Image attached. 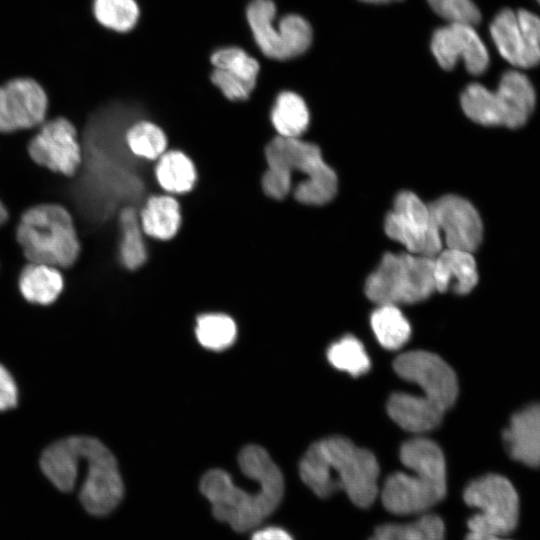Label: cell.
Returning a JSON list of instances; mask_svg holds the SVG:
<instances>
[{
    "label": "cell",
    "mask_w": 540,
    "mask_h": 540,
    "mask_svg": "<svg viewBox=\"0 0 540 540\" xmlns=\"http://www.w3.org/2000/svg\"><path fill=\"white\" fill-rule=\"evenodd\" d=\"M214 68L220 69L233 78L254 89L259 73L258 61L239 47H225L216 50L210 57Z\"/></svg>",
    "instance_id": "obj_29"
},
{
    "label": "cell",
    "mask_w": 540,
    "mask_h": 540,
    "mask_svg": "<svg viewBox=\"0 0 540 540\" xmlns=\"http://www.w3.org/2000/svg\"><path fill=\"white\" fill-rule=\"evenodd\" d=\"M18 285L28 302L49 305L61 294L64 279L57 267L30 262L22 269Z\"/></svg>",
    "instance_id": "obj_21"
},
{
    "label": "cell",
    "mask_w": 540,
    "mask_h": 540,
    "mask_svg": "<svg viewBox=\"0 0 540 540\" xmlns=\"http://www.w3.org/2000/svg\"><path fill=\"white\" fill-rule=\"evenodd\" d=\"M434 258L386 253L365 283L366 296L378 305L412 304L435 291Z\"/></svg>",
    "instance_id": "obj_7"
},
{
    "label": "cell",
    "mask_w": 540,
    "mask_h": 540,
    "mask_svg": "<svg viewBox=\"0 0 540 540\" xmlns=\"http://www.w3.org/2000/svg\"><path fill=\"white\" fill-rule=\"evenodd\" d=\"M540 4V0H536Z\"/></svg>",
    "instance_id": "obj_39"
},
{
    "label": "cell",
    "mask_w": 540,
    "mask_h": 540,
    "mask_svg": "<svg viewBox=\"0 0 540 540\" xmlns=\"http://www.w3.org/2000/svg\"><path fill=\"white\" fill-rule=\"evenodd\" d=\"M252 540H293V538L281 528L267 527L255 532Z\"/></svg>",
    "instance_id": "obj_36"
},
{
    "label": "cell",
    "mask_w": 540,
    "mask_h": 540,
    "mask_svg": "<svg viewBox=\"0 0 540 540\" xmlns=\"http://www.w3.org/2000/svg\"><path fill=\"white\" fill-rule=\"evenodd\" d=\"M238 463L245 476L259 482L256 491L248 492L236 486L231 476L220 469L210 470L202 477L200 491L211 503L216 519L245 532L276 510L284 494V481L268 452L258 445L245 446Z\"/></svg>",
    "instance_id": "obj_1"
},
{
    "label": "cell",
    "mask_w": 540,
    "mask_h": 540,
    "mask_svg": "<svg viewBox=\"0 0 540 540\" xmlns=\"http://www.w3.org/2000/svg\"><path fill=\"white\" fill-rule=\"evenodd\" d=\"M433 220L447 248L473 252L482 240L483 225L475 207L457 195L429 204Z\"/></svg>",
    "instance_id": "obj_15"
},
{
    "label": "cell",
    "mask_w": 540,
    "mask_h": 540,
    "mask_svg": "<svg viewBox=\"0 0 540 540\" xmlns=\"http://www.w3.org/2000/svg\"><path fill=\"white\" fill-rule=\"evenodd\" d=\"M359 1L370 3V4H383V3H388L392 1H398V0H359Z\"/></svg>",
    "instance_id": "obj_38"
},
{
    "label": "cell",
    "mask_w": 540,
    "mask_h": 540,
    "mask_svg": "<svg viewBox=\"0 0 540 540\" xmlns=\"http://www.w3.org/2000/svg\"><path fill=\"white\" fill-rule=\"evenodd\" d=\"M139 221L143 232L158 240L173 238L181 225L177 200L169 195L151 196L143 206Z\"/></svg>",
    "instance_id": "obj_22"
},
{
    "label": "cell",
    "mask_w": 540,
    "mask_h": 540,
    "mask_svg": "<svg viewBox=\"0 0 540 540\" xmlns=\"http://www.w3.org/2000/svg\"><path fill=\"white\" fill-rule=\"evenodd\" d=\"M159 185L167 192L182 194L192 190L197 173L192 160L183 152H164L155 166Z\"/></svg>",
    "instance_id": "obj_23"
},
{
    "label": "cell",
    "mask_w": 540,
    "mask_h": 540,
    "mask_svg": "<svg viewBox=\"0 0 540 540\" xmlns=\"http://www.w3.org/2000/svg\"><path fill=\"white\" fill-rule=\"evenodd\" d=\"M433 277L435 290L452 291L464 295L478 282L476 262L472 252L446 248L434 257Z\"/></svg>",
    "instance_id": "obj_19"
},
{
    "label": "cell",
    "mask_w": 540,
    "mask_h": 540,
    "mask_svg": "<svg viewBox=\"0 0 540 540\" xmlns=\"http://www.w3.org/2000/svg\"><path fill=\"white\" fill-rule=\"evenodd\" d=\"M87 473L79 494L85 510L95 516L110 513L120 502L124 486L112 452L98 439L79 436Z\"/></svg>",
    "instance_id": "obj_10"
},
{
    "label": "cell",
    "mask_w": 540,
    "mask_h": 540,
    "mask_svg": "<svg viewBox=\"0 0 540 540\" xmlns=\"http://www.w3.org/2000/svg\"><path fill=\"white\" fill-rule=\"evenodd\" d=\"M211 81L227 99L232 101L246 100L253 90L243 82L216 68L211 73Z\"/></svg>",
    "instance_id": "obj_34"
},
{
    "label": "cell",
    "mask_w": 540,
    "mask_h": 540,
    "mask_svg": "<svg viewBox=\"0 0 540 540\" xmlns=\"http://www.w3.org/2000/svg\"><path fill=\"white\" fill-rule=\"evenodd\" d=\"M195 334L203 347L213 351H222L233 344L237 327L228 315L208 313L198 316Z\"/></svg>",
    "instance_id": "obj_28"
},
{
    "label": "cell",
    "mask_w": 540,
    "mask_h": 540,
    "mask_svg": "<svg viewBox=\"0 0 540 540\" xmlns=\"http://www.w3.org/2000/svg\"><path fill=\"white\" fill-rule=\"evenodd\" d=\"M431 50L438 64L451 70L459 60L473 75H480L489 65V53L473 25L452 22L437 29L431 40Z\"/></svg>",
    "instance_id": "obj_16"
},
{
    "label": "cell",
    "mask_w": 540,
    "mask_h": 540,
    "mask_svg": "<svg viewBox=\"0 0 540 540\" xmlns=\"http://www.w3.org/2000/svg\"><path fill=\"white\" fill-rule=\"evenodd\" d=\"M28 153L37 164L66 176H73L83 159L76 128L63 117L41 124L28 145Z\"/></svg>",
    "instance_id": "obj_13"
},
{
    "label": "cell",
    "mask_w": 540,
    "mask_h": 540,
    "mask_svg": "<svg viewBox=\"0 0 540 540\" xmlns=\"http://www.w3.org/2000/svg\"><path fill=\"white\" fill-rule=\"evenodd\" d=\"M386 234L405 246L409 253L434 258L442 250L443 239L429 205L411 191L394 199L393 209L384 222Z\"/></svg>",
    "instance_id": "obj_11"
},
{
    "label": "cell",
    "mask_w": 540,
    "mask_h": 540,
    "mask_svg": "<svg viewBox=\"0 0 540 540\" xmlns=\"http://www.w3.org/2000/svg\"><path fill=\"white\" fill-rule=\"evenodd\" d=\"M18 390L10 372L0 364V411L16 406Z\"/></svg>",
    "instance_id": "obj_35"
},
{
    "label": "cell",
    "mask_w": 540,
    "mask_h": 540,
    "mask_svg": "<svg viewBox=\"0 0 540 540\" xmlns=\"http://www.w3.org/2000/svg\"><path fill=\"white\" fill-rule=\"evenodd\" d=\"M276 6L272 0H252L246 17L254 40L268 58L287 60L304 53L312 42V29L303 17L288 14L274 26Z\"/></svg>",
    "instance_id": "obj_9"
},
{
    "label": "cell",
    "mask_w": 540,
    "mask_h": 540,
    "mask_svg": "<svg viewBox=\"0 0 540 540\" xmlns=\"http://www.w3.org/2000/svg\"><path fill=\"white\" fill-rule=\"evenodd\" d=\"M465 540H510V539L504 538L503 535L469 531V533L465 537Z\"/></svg>",
    "instance_id": "obj_37"
},
{
    "label": "cell",
    "mask_w": 540,
    "mask_h": 540,
    "mask_svg": "<svg viewBox=\"0 0 540 540\" xmlns=\"http://www.w3.org/2000/svg\"><path fill=\"white\" fill-rule=\"evenodd\" d=\"M309 110L305 101L291 91L281 92L271 111V122L278 136L299 138L309 125Z\"/></svg>",
    "instance_id": "obj_24"
},
{
    "label": "cell",
    "mask_w": 540,
    "mask_h": 540,
    "mask_svg": "<svg viewBox=\"0 0 540 540\" xmlns=\"http://www.w3.org/2000/svg\"><path fill=\"white\" fill-rule=\"evenodd\" d=\"M93 13L102 26L128 32L138 21L139 7L135 0H94Z\"/></svg>",
    "instance_id": "obj_32"
},
{
    "label": "cell",
    "mask_w": 540,
    "mask_h": 540,
    "mask_svg": "<svg viewBox=\"0 0 540 540\" xmlns=\"http://www.w3.org/2000/svg\"><path fill=\"white\" fill-rule=\"evenodd\" d=\"M16 238L25 257L34 263L66 268L75 263L80 253L72 216L58 204H40L26 210Z\"/></svg>",
    "instance_id": "obj_5"
},
{
    "label": "cell",
    "mask_w": 540,
    "mask_h": 540,
    "mask_svg": "<svg viewBox=\"0 0 540 540\" xmlns=\"http://www.w3.org/2000/svg\"><path fill=\"white\" fill-rule=\"evenodd\" d=\"M503 439L512 458L529 467H540V404L515 413Z\"/></svg>",
    "instance_id": "obj_18"
},
{
    "label": "cell",
    "mask_w": 540,
    "mask_h": 540,
    "mask_svg": "<svg viewBox=\"0 0 540 540\" xmlns=\"http://www.w3.org/2000/svg\"><path fill=\"white\" fill-rule=\"evenodd\" d=\"M492 40L501 56L518 68L540 63V17L525 9H502L490 25Z\"/></svg>",
    "instance_id": "obj_12"
},
{
    "label": "cell",
    "mask_w": 540,
    "mask_h": 540,
    "mask_svg": "<svg viewBox=\"0 0 540 540\" xmlns=\"http://www.w3.org/2000/svg\"><path fill=\"white\" fill-rule=\"evenodd\" d=\"M121 228L120 260L130 270L142 266L147 259L139 215L133 207L124 208L119 217Z\"/></svg>",
    "instance_id": "obj_27"
},
{
    "label": "cell",
    "mask_w": 540,
    "mask_h": 540,
    "mask_svg": "<svg viewBox=\"0 0 540 540\" xmlns=\"http://www.w3.org/2000/svg\"><path fill=\"white\" fill-rule=\"evenodd\" d=\"M327 358L335 368L352 376L363 375L370 369V359L363 344L352 335H346L331 344Z\"/></svg>",
    "instance_id": "obj_30"
},
{
    "label": "cell",
    "mask_w": 540,
    "mask_h": 540,
    "mask_svg": "<svg viewBox=\"0 0 540 540\" xmlns=\"http://www.w3.org/2000/svg\"><path fill=\"white\" fill-rule=\"evenodd\" d=\"M47 109V94L34 79L15 78L0 86V132L40 126Z\"/></svg>",
    "instance_id": "obj_14"
},
{
    "label": "cell",
    "mask_w": 540,
    "mask_h": 540,
    "mask_svg": "<svg viewBox=\"0 0 540 540\" xmlns=\"http://www.w3.org/2000/svg\"><path fill=\"white\" fill-rule=\"evenodd\" d=\"M463 499L478 510L467 521L469 531L504 536L516 528L519 497L504 476L486 474L472 480L464 489Z\"/></svg>",
    "instance_id": "obj_8"
},
{
    "label": "cell",
    "mask_w": 540,
    "mask_h": 540,
    "mask_svg": "<svg viewBox=\"0 0 540 540\" xmlns=\"http://www.w3.org/2000/svg\"><path fill=\"white\" fill-rule=\"evenodd\" d=\"M393 367L401 378L416 384L421 394H392L387 402L391 419L414 433L437 427L458 395L453 369L438 355L423 350L400 354L395 358Z\"/></svg>",
    "instance_id": "obj_2"
},
{
    "label": "cell",
    "mask_w": 540,
    "mask_h": 540,
    "mask_svg": "<svg viewBox=\"0 0 540 540\" xmlns=\"http://www.w3.org/2000/svg\"><path fill=\"white\" fill-rule=\"evenodd\" d=\"M370 323L378 342L388 350L399 349L410 337V324L395 305H379Z\"/></svg>",
    "instance_id": "obj_26"
},
{
    "label": "cell",
    "mask_w": 540,
    "mask_h": 540,
    "mask_svg": "<svg viewBox=\"0 0 540 540\" xmlns=\"http://www.w3.org/2000/svg\"><path fill=\"white\" fill-rule=\"evenodd\" d=\"M80 462L78 436H71L47 447L42 453L40 467L58 490L69 492L76 484Z\"/></svg>",
    "instance_id": "obj_20"
},
{
    "label": "cell",
    "mask_w": 540,
    "mask_h": 540,
    "mask_svg": "<svg viewBox=\"0 0 540 540\" xmlns=\"http://www.w3.org/2000/svg\"><path fill=\"white\" fill-rule=\"evenodd\" d=\"M126 143L134 155L155 160L166 152L167 138L163 130L156 124L140 121L133 124L127 131Z\"/></svg>",
    "instance_id": "obj_31"
},
{
    "label": "cell",
    "mask_w": 540,
    "mask_h": 540,
    "mask_svg": "<svg viewBox=\"0 0 540 540\" xmlns=\"http://www.w3.org/2000/svg\"><path fill=\"white\" fill-rule=\"evenodd\" d=\"M432 10L449 23L476 25L481 20V12L472 0H427Z\"/></svg>",
    "instance_id": "obj_33"
},
{
    "label": "cell",
    "mask_w": 540,
    "mask_h": 540,
    "mask_svg": "<svg viewBox=\"0 0 540 540\" xmlns=\"http://www.w3.org/2000/svg\"><path fill=\"white\" fill-rule=\"evenodd\" d=\"M492 101L499 125L518 128L533 112L536 94L525 74L510 70L501 76L498 88L492 91Z\"/></svg>",
    "instance_id": "obj_17"
},
{
    "label": "cell",
    "mask_w": 540,
    "mask_h": 540,
    "mask_svg": "<svg viewBox=\"0 0 540 540\" xmlns=\"http://www.w3.org/2000/svg\"><path fill=\"white\" fill-rule=\"evenodd\" d=\"M265 158L271 171L292 186L294 172L302 181L294 189L296 200L307 205H322L337 191V176L322 158L319 147L299 138L277 136L265 147Z\"/></svg>",
    "instance_id": "obj_6"
},
{
    "label": "cell",
    "mask_w": 540,
    "mask_h": 540,
    "mask_svg": "<svg viewBox=\"0 0 540 540\" xmlns=\"http://www.w3.org/2000/svg\"><path fill=\"white\" fill-rule=\"evenodd\" d=\"M400 459L407 471L391 474L381 492L387 511L399 516L424 514L446 495V465L441 448L427 438L406 441Z\"/></svg>",
    "instance_id": "obj_4"
},
{
    "label": "cell",
    "mask_w": 540,
    "mask_h": 540,
    "mask_svg": "<svg viewBox=\"0 0 540 540\" xmlns=\"http://www.w3.org/2000/svg\"><path fill=\"white\" fill-rule=\"evenodd\" d=\"M302 481L320 498L344 491L351 502L368 508L378 494V462L369 450L340 436L313 443L299 464Z\"/></svg>",
    "instance_id": "obj_3"
},
{
    "label": "cell",
    "mask_w": 540,
    "mask_h": 540,
    "mask_svg": "<svg viewBox=\"0 0 540 540\" xmlns=\"http://www.w3.org/2000/svg\"><path fill=\"white\" fill-rule=\"evenodd\" d=\"M368 540H445V525L435 514L424 513L409 523H385Z\"/></svg>",
    "instance_id": "obj_25"
}]
</instances>
